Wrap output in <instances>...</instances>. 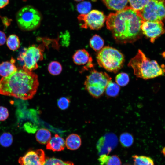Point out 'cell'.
I'll use <instances>...</instances> for the list:
<instances>
[{
  "mask_svg": "<svg viewBox=\"0 0 165 165\" xmlns=\"http://www.w3.org/2000/svg\"><path fill=\"white\" fill-rule=\"evenodd\" d=\"M39 83L37 74L23 68L0 80V94L28 100L36 94Z\"/></svg>",
  "mask_w": 165,
  "mask_h": 165,
  "instance_id": "obj_2",
  "label": "cell"
},
{
  "mask_svg": "<svg viewBox=\"0 0 165 165\" xmlns=\"http://www.w3.org/2000/svg\"><path fill=\"white\" fill-rule=\"evenodd\" d=\"M65 145L64 139L56 134L47 144L46 148L53 151H60L64 149Z\"/></svg>",
  "mask_w": 165,
  "mask_h": 165,
  "instance_id": "obj_15",
  "label": "cell"
},
{
  "mask_svg": "<svg viewBox=\"0 0 165 165\" xmlns=\"http://www.w3.org/2000/svg\"><path fill=\"white\" fill-rule=\"evenodd\" d=\"M111 81V78L107 73L94 69L86 76L84 85L91 95L98 98L103 94L107 86Z\"/></svg>",
  "mask_w": 165,
  "mask_h": 165,
  "instance_id": "obj_5",
  "label": "cell"
},
{
  "mask_svg": "<svg viewBox=\"0 0 165 165\" xmlns=\"http://www.w3.org/2000/svg\"><path fill=\"white\" fill-rule=\"evenodd\" d=\"M120 141L122 145L125 147L131 146L134 141L132 136L130 134L125 133L122 134L120 137Z\"/></svg>",
  "mask_w": 165,
  "mask_h": 165,
  "instance_id": "obj_25",
  "label": "cell"
},
{
  "mask_svg": "<svg viewBox=\"0 0 165 165\" xmlns=\"http://www.w3.org/2000/svg\"><path fill=\"white\" fill-rule=\"evenodd\" d=\"M163 153L164 154H165V148H164L163 150Z\"/></svg>",
  "mask_w": 165,
  "mask_h": 165,
  "instance_id": "obj_36",
  "label": "cell"
},
{
  "mask_svg": "<svg viewBox=\"0 0 165 165\" xmlns=\"http://www.w3.org/2000/svg\"><path fill=\"white\" fill-rule=\"evenodd\" d=\"M9 0H0V9H2L6 6L9 3Z\"/></svg>",
  "mask_w": 165,
  "mask_h": 165,
  "instance_id": "obj_35",
  "label": "cell"
},
{
  "mask_svg": "<svg viewBox=\"0 0 165 165\" xmlns=\"http://www.w3.org/2000/svg\"><path fill=\"white\" fill-rule=\"evenodd\" d=\"M48 70L51 75H56L60 74L62 71V67L60 63L57 61L51 62L48 66Z\"/></svg>",
  "mask_w": 165,
  "mask_h": 165,
  "instance_id": "obj_24",
  "label": "cell"
},
{
  "mask_svg": "<svg viewBox=\"0 0 165 165\" xmlns=\"http://www.w3.org/2000/svg\"><path fill=\"white\" fill-rule=\"evenodd\" d=\"M43 48L42 46L32 45L28 48H24V51L20 54L18 59L24 61L23 68L30 72L37 69V63L43 59Z\"/></svg>",
  "mask_w": 165,
  "mask_h": 165,
  "instance_id": "obj_8",
  "label": "cell"
},
{
  "mask_svg": "<svg viewBox=\"0 0 165 165\" xmlns=\"http://www.w3.org/2000/svg\"><path fill=\"white\" fill-rule=\"evenodd\" d=\"M75 0L76 1H82V0Z\"/></svg>",
  "mask_w": 165,
  "mask_h": 165,
  "instance_id": "obj_37",
  "label": "cell"
},
{
  "mask_svg": "<svg viewBox=\"0 0 165 165\" xmlns=\"http://www.w3.org/2000/svg\"><path fill=\"white\" fill-rule=\"evenodd\" d=\"M103 1L108 9L118 11L127 6L128 0H103Z\"/></svg>",
  "mask_w": 165,
  "mask_h": 165,
  "instance_id": "obj_16",
  "label": "cell"
},
{
  "mask_svg": "<svg viewBox=\"0 0 165 165\" xmlns=\"http://www.w3.org/2000/svg\"><path fill=\"white\" fill-rule=\"evenodd\" d=\"M16 20L22 30L30 31L37 28L41 20L39 11L33 6L28 5L23 7L17 13Z\"/></svg>",
  "mask_w": 165,
  "mask_h": 165,
  "instance_id": "obj_6",
  "label": "cell"
},
{
  "mask_svg": "<svg viewBox=\"0 0 165 165\" xmlns=\"http://www.w3.org/2000/svg\"><path fill=\"white\" fill-rule=\"evenodd\" d=\"M9 113L8 109L3 106H0V121H4L8 117Z\"/></svg>",
  "mask_w": 165,
  "mask_h": 165,
  "instance_id": "obj_32",
  "label": "cell"
},
{
  "mask_svg": "<svg viewBox=\"0 0 165 165\" xmlns=\"http://www.w3.org/2000/svg\"><path fill=\"white\" fill-rule=\"evenodd\" d=\"M142 34L153 43L157 38L163 34L165 28L161 21L151 22L143 21L141 26Z\"/></svg>",
  "mask_w": 165,
  "mask_h": 165,
  "instance_id": "obj_10",
  "label": "cell"
},
{
  "mask_svg": "<svg viewBox=\"0 0 165 165\" xmlns=\"http://www.w3.org/2000/svg\"><path fill=\"white\" fill-rule=\"evenodd\" d=\"M50 132L47 129L42 128L37 131L35 137L37 141L42 144H47L51 138Z\"/></svg>",
  "mask_w": 165,
  "mask_h": 165,
  "instance_id": "obj_18",
  "label": "cell"
},
{
  "mask_svg": "<svg viewBox=\"0 0 165 165\" xmlns=\"http://www.w3.org/2000/svg\"><path fill=\"white\" fill-rule=\"evenodd\" d=\"M118 138L114 134L108 133L101 137L97 144V148L100 155H108L117 145Z\"/></svg>",
  "mask_w": 165,
  "mask_h": 165,
  "instance_id": "obj_11",
  "label": "cell"
},
{
  "mask_svg": "<svg viewBox=\"0 0 165 165\" xmlns=\"http://www.w3.org/2000/svg\"><path fill=\"white\" fill-rule=\"evenodd\" d=\"M6 36L3 31H0V46L4 45L6 42Z\"/></svg>",
  "mask_w": 165,
  "mask_h": 165,
  "instance_id": "obj_34",
  "label": "cell"
},
{
  "mask_svg": "<svg viewBox=\"0 0 165 165\" xmlns=\"http://www.w3.org/2000/svg\"><path fill=\"white\" fill-rule=\"evenodd\" d=\"M69 103V99L64 97H62L59 98L57 102L59 108L63 110L66 109L68 108Z\"/></svg>",
  "mask_w": 165,
  "mask_h": 165,
  "instance_id": "obj_30",
  "label": "cell"
},
{
  "mask_svg": "<svg viewBox=\"0 0 165 165\" xmlns=\"http://www.w3.org/2000/svg\"><path fill=\"white\" fill-rule=\"evenodd\" d=\"M43 165H74L70 161H63L59 159L55 158H48L46 159Z\"/></svg>",
  "mask_w": 165,
  "mask_h": 165,
  "instance_id": "obj_29",
  "label": "cell"
},
{
  "mask_svg": "<svg viewBox=\"0 0 165 165\" xmlns=\"http://www.w3.org/2000/svg\"><path fill=\"white\" fill-rule=\"evenodd\" d=\"M144 21H161L165 18V6L163 0H150L141 10L138 11Z\"/></svg>",
  "mask_w": 165,
  "mask_h": 165,
  "instance_id": "obj_7",
  "label": "cell"
},
{
  "mask_svg": "<svg viewBox=\"0 0 165 165\" xmlns=\"http://www.w3.org/2000/svg\"><path fill=\"white\" fill-rule=\"evenodd\" d=\"M97 60L100 66L115 73L123 67L125 60L123 55L119 51L108 46L105 47L98 52Z\"/></svg>",
  "mask_w": 165,
  "mask_h": 165,
  "instance_id": "obj_4",
  "label": "cell"
},
{
  "mask_svg": "<svg viewBox=\"0 0 165 165\" xmlns=\"http://www.w3.org/2000/svg\"><path fill=\"white\" fill-rule=\"evenodd\" d=\"M6 44L11 50H16L20 47V41L18 37L15 34L10 35L7 39Z\"/></svg>",
  "mask_w": 165,
  "mask_h": 165,
  "instance_id": "obj_20",
  "label": "cell"
},
{
  "mask_svg": "<svg viewBox=\"0 0 165 165\" xmlns=\"http://www.w3.org/2000/svg\"><path fill=\"white\" fill-rule=\"evenodd\" d=\"M72 58L74 62L76 65H85L84 68L85 69L93 67L92 58L84 49L77 50L74 54Z\"/></svg>",
  "mask_w": 165,
  "mask_h": 165,
  "instance_id": "obj_13",
  "label": "cell"
},
{
  "mask_svg": "<svg viewBox=\"0 0 165 165\" xmlns=\"http://www.w3.org/2000/svg\"><path fill=\"white\" fill-rule=\"evenodd\" d=\"M106 165H121V162L120 159L116 155L110 156L109 159Z\"/></svg>",
  "mask_w": 165,
  "mask_h": 165,
  "instance_id": "obj_31",
  "label": "cell"
},
{
  "mask_svg": "<svg viewBox=\"0 0 165 165\" xmlns=\"http://www.w3.org/2000/svg\"><path fill=\"white\" fill-rule=\"evenodd\" d=\"M91 7V4L90 2L84 1L81 2L77 5V9L81 14H86L90 12Z\"/></svg>",
  "mask_w": 165,
  "mask_h": 165,
  "instance_id": "obj_28",
  "label": "cell"
},
{
  "mask_svg": "<svg viewBox=\"0 0 165 165\" xmlns=\"http://www.w3.org/2000/svg\"><path fill=\"white\" fill-rule=\"evenodd\" d=\"M110 156L106 154L100 155L98 159L100 164L101 165L106 164Z\"/></svg>",
  "mask_w": 165,
  "mask_h": 165,
  "instance_id": "obj_33",
  "label": "cell"
},
{
  "mask_svg": "<svg viewBox=\"0 0 165 165\" xmlns=\"http://www.w3.org/2000/svg\"><path fill=\"white\" fill-rule=\"evenodd\" d=\"M129 79L128 75L124 72L119 73L115 78L116 84L121 86H124L127 85L129 82Z\"/></svg>",
  "mask_w": 165,
  "mask_h": 165,
  "instance_id": "obj_26",
  "label": "cell"
},
{
  "mask_svg": "<svg viewBox=\"0 0 165 165\" xmlns=\"http://www.w3.org/2000/svg\"><path fill=\"white\" fill-rule=\"evenodd\" d=\"M128 66L131 67L135 75L145 79L163 75L165 73L164 65H159L156 61L148 58L140 50L130 61Z\"/></svg>",
  "mask_w": 165,
  "mask_h": 165,
  "instance_id": "obj_3",
  "label": "cell"
},
{
  "mask_svg": "<svg viewBox=\"0 0 165 165\" xmlns=\"http://www.w3.org/2000/svg\"><path fill=\"white\" fill-rule=\"evenodd\" d=\"M120 89L119 86L111 81L107 86L105 91L108 96L115 97L118 94Z\"/></svg>",
  "mask_w": 165,
  "mask_h": 165,
  "instance_id": "obj_22",
  "label": "cell"
},
{
  "mask_svg": "<svg viewBox=\"0 0 165 165\" xmlns=\"http://www.w3.org/2000/svg\"><path fill=\"white\" fill-rule=\"evenodd\" d=\"M15 60L12 57L10 61L3 62L0 64V76L5 77L16 72L18 70L15 64Z\"/></svg>",
  "mask_w": 165,
  "mask_h": 165,
  "instance_id": "obj_14",
  "label": "cell"
},
{
  "mask_svg": "<svg viewBox=\"0 0 165 165\" xmlns=\"http://www.w3.org/2000/svg\"><path fill=\"white\" fill-rule=\"evenodd\" d=\"M13 141L12 135L9 132H4L0 136V144L2 146L7 147L10 146Z\"/></svg>",
  "mask_w": 165,
  "mask_h": 165,
  "instance_id": "obj_23",
  "label": "cell"
},
{
  "mask_svg": "<svg viewBox=\"0 0 165 165\" xmlns=\"http://www.w3.org/2000/svg\"><path fill=\"white\" fill-rule=\"evenodd\" d=\"M150 0H128L130 7L137 11L142 9Z\"/></svg>",
  "mask_w": 165,
  "mask_h": 165,
  "instance_id": "obj_27",
  "label": "cell"
},
{
  "mask_svg": "<svg viewBox=\"0 0 165 165\" xmlns=\"http://www.w3.org/2000/svg\"><path fill=\"white\" fill-rule=\"evenodd\" d=\"M143 20L138 11L130 6L115 13H111L106 21L107 29L118 43H133L141 37V26Z\"/></svg>",
  "mask_w": 165,
  "mask_h": 165,
  "instance_id": "obj_1",
  "label": "cell"
},
{
  "mask_svg": "<svg viewBox=\"0 0 165 165\" xmlns=\"http://www.w3.org/2000/svg\"><path fill=\"white\" fill-rule=\"evenodd\" d=\"M81 144L80 136L75 134L68 135L65 141V145L67 148L71 150H75L78 148Z\"/></svg>",
  "mask_w": 165,
  "mask_h": 165,
  "instance_id": "obj_17",
  "label": "cell"
},
{
  "mask_svg": "<svg viewBox=\"0 0 165 165\" xmlns=\"http://www.w3.org/2000/svg\"><path fill=\"white\" fill-rule=\"evenodd\" d=\"M89 43L91 48L95 51H98L102 49L104 41L99 35H95L90 39Z\"/></svg>",
  "mask_w": 165,
  "mask_h": 165,
  "instance_id": "obj_19",
  "label": "cell"
},
{
  "mask_svg": "<svg viewBox=\"0 0 165 165\" xmlns=\"http://www.w3.org/2000/svg\"><path fill=\"white\" fill-rule=\"evenodd\" d=\"M78 19L82 28L97 30L103 26L106 17L102 12L94 10L86 14H81Z\"/></svg>",
  "mask_w": 165,
  "mask_h": 165,
  "instance_id": "obj_9",
  "label": "cell"
},
{
  "mask_svg": "<svg viewBox=\"0 0 165 165\" xmlns=\"http://www.w3.org/2000/svg\"><path fill=\"white\" fill-rule=\"evenodd\" d=\"M46 160L44 152L42 149L30 151L20 157V165H43Z\"/></svg>",
  "mask_w": 165,
  "mask_h": 165,
  "instance_id": "obj_12",
  "label": "cell"
},
{
  "mask_svg": "<svg viewBox=\"0 0 165 165\" xmlns=\"http://www.w3.org/2000/svg\"><path fill=\"white\" fill-rule=\"evenodd\" d=\"M132 157L134 165H154L153 160L150 157L135 155Z\"/></svg>",
  "mask_w": 165,
  "mask_h": 165,
  "instance_id": "obj_21",
  "label": "cell"
}]
</instances>
